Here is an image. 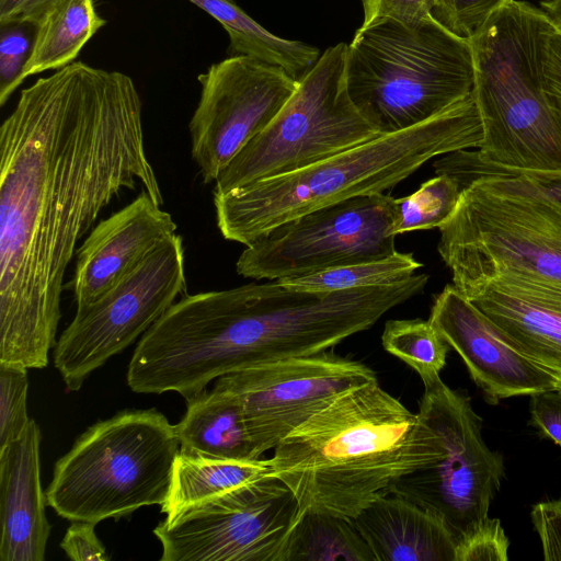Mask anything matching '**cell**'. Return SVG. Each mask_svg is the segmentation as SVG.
Wrapping results in <instances>:
<instances>
[{
	"label": "cell",
	"instance_id": "cell-1",
	"mask_svg": "<svg viewBox=\"0 0 561 561\" xmlns=\"http://www.w3.org/2000/svg\"><path fill=\"white\" fill-rule=\"evenodd\" d=\"M133 79L81 61L22 90L0 127V363L45 368L81 238L123 190L162 192Z\"/></svg>",
	"mask_w": 561,
	"mask_h": 561
},
{
	"label": "cell",
	"instance_id": "cell-2",
	"mask_svg": "<svg viewBox=\"0 0 561 561\" xmlns=\"http://www.w3.org/2000/svg\"><path fill=\"white\" fill-rule=\"evenodd\" d=\"M426 274L373 287L316 293L279 280L183 295L140 337L127 369L137 393L185 400L221 376L328 351L421 294Z\"/></svg>",
	"mask_w": 561,
	"mask_h": 561
},
{
	"label": "cell",
	"instance_id": "cell-3",
	"mask_svg": "<svg viewBox=\"0 0 561 561\" xmlns=\"http://www.w3.org/2000/svg\"><path fill=\"white\" fill-rule=\"evenodd\" d=\"M442 451L438 435L375 380L343 392L283 438L270 476L293 491L299 512L353 518Z\"/></svg>",
	"mask_w": 561,
	"mask_h": 561
},
{
	"label": "cell",
	"instance_id": "cell-4",
	"mask_svg": "<svg viewBox=\"0 0 561 561\" xmlns=\"http://www.w3.org/2000/svg\"><path fill=\"white\" fill-rule=\"evenodd\" d=\"M480 114L471 93L410 128L381 134L302 169L214 195L221 236L249 245L274 228L355 196L383 193L431 159L478 148Z\"/></svg>",
	"mask_w": 561,
	"mask_h": 561
},
{
	"label": "cell",
	"instance_id": "cell-5",
	"mask_svg": "<svg viewBox=\"0 0 561 561\" xmlns=\"http://www.w3.org/2000/svg\"><path fill=\"white\" fill-rule=\"evenodd\" d=\"M539 12L528 1L508 0L469 39L482 140L476 151L443 156L434 163L436 174L460 181L484 172L561 174V114L536 73Z\"/></svg>",
	"mask_w": 561,
	"mask_h": 561
},
{
	"label": "cell",
	"instance_id": "cell-6",
	"mask_svg": "<svg viewBox=\"0 0 561 561\" xmlns=\"http://www.w3.org/2000/svg\"><path fill=\"white\" fill-rule=\"evenodd\" d=\"M474 80L470 41L432 15L413 26L376 20L360 26L347 44L348 95L380 134L434 117L469 96Z\"/></svg>",
	"mask_w": 561,
	"mask_h": 561
},
{
	"label": "cell",
	"instance_id": "cell-7",
	"mask_svg": "<svg viewBox=\"0 0 561 561\" xmlns=\"http://www.w3.org/2000/svg\"><path fill=\"white\" fill-rule=\"evenodd\" d=\"M438 229L457 289L501 275L561 285V202L527 176H471Z\"/></svg>",
	"mask_w": 561,
	"mask_h": 561
},
{
	"label": "cell",
	"instance_id": "cell-8",
	"mask_svg": "<svg viewBox=\"0 0 561 561\" xmlns=\"http://www.w3.org/2000/svg\"><path fill=\"white\" fill-rule=\"evenodd\" d=\"M180 453L158 410H124L83 432L55 463L47 503L62 518L98 524L168 497Z\"/></svg>",
	"mask_w": 561,
	"mask_h": 561
},
{
	"label": "cell",
	"instance_id": "cell-9",
	"mask_svg": "<svg viewBox=\"0 0 561 561\" xmlns=\"http://www.w3.org/2000/svg\"><path fill=\"white\" fill-rule=\"evenodd\" d=\"M346 49L339 43L321 53L275 118L220 172L213 195L302 169L381 135L348 95Z\"/></svg>",
	"mask_w": 561,
	"mask_h": 561
},
{
	"label": "cell",
	"instance_id": "cell-10",
	"mask_svg": "<svg viewBox=\"0 0 561 561\" xmlns=\"http://www.w3.org/2000/svg\"><path fill=\"white\" fill-rule=\"evenodd\" d=\"M424 385L419 416L439 437L440 457L397 479L385 493L402 497L438 518L457 545L489 517L505 477L503 456L482 436V419L462 390L440 377Z\"/></svg>",
	"mask_w": 561,
	"mask_h": 561
},
{
	"label": "cell",
	"instance_id": "cell-11",
	"mask_svg": "<svg viewBox=\"0 0 561 561\" xmlns=\"http://www.w3.org/2000/svg\"><path fill=\"white\" fill-rule=\"evenodd\" d=\"M186 293L185 253L178 233L160 242L126 277L83 308L54 347V365L67 390L142 335Z\"/></svg>",
	"mask_w": 561,
	"mask_h": 561
},
{
	"label": "cell",
	"instance_id": "cell-12",
	"mask_svg": "<svg viewBox=\"0 0 561 561\" xmlns=\"http://www.w3.org/2000/svg\"><path fill=\"white\" fill-rule=\"evenodd\" d=\"M393 201L383 193L360 195L291 219L247 245L237 273L278 280L391 255Z\"/></svg>",
	"mask_w": 561,
	"mask_h": 561
},
{
	"label": "cell",
	"instance_id": "cell-13",
	"mask_svg": "<svg viewBox=\"0 0 561 561\" xmlns=\"http://www.w3.org/2000/svg\"><path fill=\"white\" fill-rule=\"evenodd\" d=\"M298 516L293 491L266 476L165 518L153 534L161 561H280Z\"/></svg>",
	"mask_w": 561,
	"mask_h": 561
},
{
	"label": "cell",
	"instance_id": "cell-14",
	"mask_svg": "<svg viewBox=\"0 0 561 561\" xmlns=\"http://www.w3.org/2000/svg\"><path fill=\"white\" fill-rule=\"evenodd\" d=\"M375 380L362 362L323 351L233 371L215 385L238 399L260 458L340 394Z\"/></svg>",
	"mask_w": 561,
	"mask_h": 561
},
{
	"label": "cell",
	"instance_id": "cell-15",
	"mask_svg": "<svg viewBox=\"0 0 561 561\" xmlns=\"http://www.w3.org/2000/svg\"><path fill=\"white\" fill-rule=\"evenodd\" d=\"M201 98L190 121L191 153L205 183L279 113L298 81L284 69L229 56L198 76Z\"/></svg>",
	"mask_w": 561,
	"mask_h": 561
},
{
	"label": "cell",
	"instance_id": "cell-16",
	"mask_svg": "<svg viewBox=\"0 0 561 561\" xmlns=\"http://www.w3.org/2000/svg\"><path fill=\"white\" fill-rule=\"evenodd\" d=\"M428 321L463 360L485 401L561 389V377L510 345L454 285L435 297Z\"/></svg>",
	"mask_w": 561,
	"mask_h": 561
},
{
	"label": "cell",
	"instance_id": "cell-17",
	"mask_svg": "<svg viewBox=\"0 0 561 561\" xmlns=\"http://www.w3.org/2000/svg\"><path fill=\"white\" fill-rule=\"evenodd\" d=\"M172 216L144 190L131 203L100 221L77 253L68 284L77 305L96 301L133 272L164 239L176 233Z\"/></svg>",
	"mask_w": 561,
	"mask_h": 561
},
{
	"label": "cell",
	"instance_id": "cell-18",
	"mask_svg": "<svg viewBox=\"0 0 561 561\" xmlns=\"http://www.w3.org/2000/svg\"><path fill=\"white\" fill-rule=\"evenodd\" d=\"M458 290L510 345L561 377V285L501 275Z\"/></svg>",
	"mask_w": 561,
	"mask_h": 561
},
{
	"label": "cell",
	"instance_id": "cell-19",
	"mask_svg": "<svg viewBox=\"0 0 561 561\" xmlns=\"http://www.w3.org/2000/svg\"><path fill=\"white\" fill-rule=\"evenodd\" d=\"M42 433L31 419L24 433L0 450V560L44 561L51 526L41 483Z\"/></svg>",
	"mask_w": 561,
	"mask_h": 561
},
{
	"label": "cell",
	"instance_id": "cell-20",
	"mask_svg": "<svg viewBox=\"0 0 561 561\" xmlns=\"http://www.w3.org/2000/svg\"><path fill=\"white\" fill-rule=\"evenodd\" d=\"M351 519L375 561H455L446 526L402 497L379 493Z\"/></svg>",
	"mask_w": 561,
	"mask_h": 561
},
{
	"label": "cell",
	"instance_id": "cell-21",
	"mask_svg": "<svg viewBox=\"0 0 561 561\" xmlns=\"http://www.w3.org/2000/svg\"><path fill=\"white\" fill-rule=\"evenodd\" d=\"M180 453L217 460H254L238 399L225 388L214 386L186 400V412L175 425Z\"/></svg>",
	"mask_w": 561,
	"mask_h": 561
},
{
	"label": "cell",
	"instance_id": "cell-22",
	"mask_svg": "<svg viewBox=\"0 0 561 561\" xmlns=\"http://www.w3.org/2000/svg\"><path fill=\"white\" fill-rule=\"evenodd\" d=\"M187 1L208 13L226 30L230 41V56H248L279 67L297 81L321 56L314 46L268 32L233 0Z\"/></svg>",
	"mask_w": 561,
	"mask_h": 561
},
{
	"label": "cell",
	"instance_id": "cell-23",
	"mask_svg": "<svg viewBox=\"0 0 561 561\" xmlns=\"http://www.w3.org/2000/svg\"><path fill=\"white\" fill-rule=\"evenodd\" d=\"M93 0H57L36 24L23 79L73 62L87 42L104 25Z\"/></svg>",
	"mask_w": 561,
	"mask_h": 561
},
{
	"label": "cell",
	"instance_id": "cell-24",
	"mask_svg": "<svg viewBox=\"0 0 561 561\" xmlns=\"http://www.w3.org/2000/svg\"><path fill=\"white\" fill-rule=\"evenodd\" d=\"M271 473L268 459L217 460L179 453L161 513L171 518L183 510Z\"/></svg>",
	"mask_w": 561,
	"mask_h": 561
},
{
	"label": "cell",
	"instance_id": "cell-25",
	"mask_svg": "<svg viewBox=\"0 0 561 561\" xmlns=\"http://www.w3.org/2000/svg\"><path fill=\"white\" fill-rule=\"evenodd\" d=\"M375 561L351 518L305 510L291 528L280 561Z\"/></svg>",
	"mask_w": 561,
	"mask_h": 561
},
{
	"label": "cell",
	"instance_id": "cell-26",
	"mask_svg": "<svg viewBox=\"0 0 561 561\" xmlns=\"http://www.w3.org/2000/svg\"><path fill=\"white\" fill-rule=\"evenodd\" d=\"M422 266L423 264L412 253L396 251L386 257L278 280L293 289L330 293L394 284L414 275L415 271Z\"/></svg>",
	"mask_w": 561,
	"mask_h": 561
},
{
	"label": "cell",
	"instance_id": "cell-27",
	"mask_svg": "<svg viewBox=\"0 0 561 561\" xmlns=\"http://www.w3.org/2000/svg\"><path fill=\"white\" fill-rule=\"evenodd\" d=\"M383 348L404 362L426 383L446 365L448 343L427 320H389L381 335Z\"/></svg>",
	"mask_w": 561,
	"mask_h": 561
},
{
	"label": "cell",
	"instance_id": "cell-28",
	"mask_svg": "<svg viewBox=\"0 0 561 561\" xmlns=\"http://www.w3.org/2000/svg\"><path fill=\"white\" fill-rule=\"evenodd\" d=\"M462 185L450 174L440 173L424 182L411 195L393 201V233L439 228L455 211Z\"/></svg>",
	"mask_w": 561,
	"mask_h": 561
},
{
	"label": "cell",
	"instance_id": "cell-29",
	"mask_svg": "<svg viewBox=\"0 0 561 561\" xmlns=\"http://www.w3.org/2000/svg\"><path fill=\"white\" fill-rule=\"evenodd\" d=\"M26 367L0 363V450L26 430L28 378Z\"/></svg>",
	"mask_w": 561,
	"mask_h": 561
},
{
	"label": "cell",
	"instance_id": "cell-30",
	"mask_svg": "<svg viewBox=\"0 0 561 561\" xmlns=\"http://www.w3.org/2000/svg\"><path fill=\"white\" fill-rule=\"evenodd\" d=\"M36 25L32 23L0 24V105L24 81L23 72L33 50Z\"/></svg>",
	"mask_w": 561,
	"mask_h": 561
},
{
	"label": "cell",
	"instance_id": "cell-31",
	"mask_svg": "<svg viewBox=\"0 0 561 561\" xmlns=\"http://www.w3.org/2000/svg\"><path fill=\"white\" fill-rule=\"evenodd\" d=\"M535 65L545 96L561 114V30L542 9L535 35Z\"/></svg>",
	"mask_w": 561,
	"mask_h": 561
},
{
	"label": "cell",
	"instance_id": "cell-32",
	"mask_svg": "<svg viewBox=\"0 0 561 561\" xmlns=\"http://www.w3.org/2000/svg\"><path fill=\"white\" fill-rule=\"evenodd\" d=\"M508 0H436L432 16L449 32L470 39Z\"/></svg>",
	"mask_w": 561,
	"mask_h": 561
},
{
	"label": "cell",
	"instance_id": "cell-33",
	"mask_svg": "<svg viewBox=\"0 0 561 561\" xmlns=\"http://www.w3.org/2000/svg\"><path fill=\"white\" fill-rule=\"evenodd\" d=\"M508 547L501 520L488 517L458 542L455 561H506Z\"/></svg>",
	"mask_w": 561,
	"mask_h": 561
},
{
	"label": "cell",
	"instance_id": "cell-34",
	"mask_svg": "<svg viewBox=\"0 0 561 561\" xmlns=\"http://www.w3.org/2000/svg\"><path fill=\"white\" fill-rule=\"evenodd\" d=\"M436 0H362L365 26L376 20L389 19L413 26L432 15Z\"/></svg>",
	"mask_w": 561,
	"mask_h": 561
},
{
	"label": "cell",
	"instance_id": "cell-35",
	"mask_svg": "<svg viewBox=\"0 0 561 561\" xmlns=\"http://www.w3.org/2000/svg\"><path fill=\"white\" fill-rule=\"evenodd\" d=\"M531 522L541 542L546 561H561V499L533 506Z\"/></svg>",
	"mask_w": 561,
	"mask_h": 561
},
{
	"label": "cell",
	"instance_id": "cell-36",
	"mask_svg": "<svg viewBox=\"0 0 561 561\" xmlns=\"http://www.w3.org/2000/svg\"><path fill=\"white\" fill-rule=\"evenodd\" d=\"M91 522L76 520L68 527L60 548L73 561H108L110 556Z\"/></svg>",
	"mask_w": 561,
	"mask_h": 561
},
{
	"label": "cell",
	"instance_id": "cell-37",
	"mask_svg": "<svg viewBox=\"0 0 561 561\" xmlns=\"http://www.w3.org/2000/svg\"><path fill=\"white\" fill-rule=\"evenodd\" d=\"M529 425L561 448V389L530 397Z\"/></svg>",
	"mask_w": 561,
	"mask_h": 561
},
{
	"label": "cell",
	"instance_id": "cell-38",
	"mask_svg": "<svg viewBox=\"0 0 561 561\" xmlns=\"http://www.w3.org/2000/svg\"><path fill=\"white\" fill-rule=\"evenodd\" d=\"M57 0H0V24H37Z\"/></svg>",
	"mask_w": 561,
	"mask_h": 561
},
{
	"label": "cell",
	"instance_id": "cell-39",
	"mask_svg": "<svg viewBox=\"0 0 561 561\" xmlns=\"http://www.w3.org/2000/svg\"><path fill=\"white\" fill-rule=\"evenodd\" d=\"M527 176L546 192L561 202V174L553 173H513Z\"/></svg>",
	"mask_w": 561,
	"mask_h": 561
},
{
	"label": "cell",
	"instance_id": "cell-40",
	"mask_svg": "<svg viewBox=\"0 0 561 561\" xmlns=\"http://www.w3.org/2000/svg\"><path fill=\"white\" fill-rule=\"evenodd\" d=\"M551 20L561 30V0H558L550 10L549 13Z\"/></svg>",
	"mask_w": 561,
	"mask_h": 561
},
{
	"label": "cell",
	"instance_id": "cell-41",
	"mask_svg": "<svg viewBox=\"0 0 561 561\" xmlns=\"http://www.w3.org/2000/svg\"><path fill=\"white\" fill-rule=\"evenodd\" d=\"M549 1H552V0H539V2H549Z\"/></svg>",
	"mask_w": 561,
	"mask_h": 561
}]
</instances>
